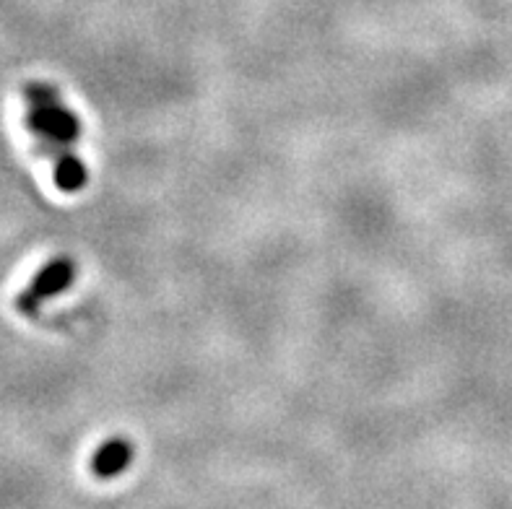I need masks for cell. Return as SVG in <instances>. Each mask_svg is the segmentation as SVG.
<instances>
[{
	"instance_id": "cell-1",
	"label": "cell",
	"mask_w": 512,
	"mask_h": 509,
	"mask_svg": "<svg viewBox=\"0 0 512 509\" xmlns=\"http://www.w3.org/2000/svg\"><path fill=\"white\" fill-rule=\"evenodd\" d=\"M24 125L32 133L39 156L47 162H55L58 156L73 151V146L81 138V120L73 110L63 104L60 91L50 84H26L24 86Z\"/></svg>"
},
{
	"instance_id": "cell-2",
	"label": "cell",
	"mask_w": 512,
	"mask_h": 509,
	"mask_svg": "<svg viewBox=\"0 0 512 509\" xmlns=\"http://www.w3.org/2000/svg\"><path fill=\"white\" fill-rule=\"evenodd\" d=\"M76 263H73L68 255H58V258H50L29 281L24 291L16 297V310L21 315H37L42 302L58 297L63 291H68L76 281Z\"/></svg>"
},
{
	"instance_id": "cell-3",
	"label": "cell",
	"mask_w": 512,
	"mask_h": 509,
	"mask_svg": "<svg viewBox=\"0 0 512 509\" xmlns=\"http://www.w3.org/2000/svg\"><path fill=\"white\" fill-rule=\"evenodd\" d=\"M133 463V445L123 437L107 439L91 458V473L97 478H115Z\"/></svg>"
},
{
	"instance_id": "cell-4",
	"label": "cell",
	"mask_w": 512,
	"mask_h": 509,
	"mask_svg": "<svg viewBox=\"0 0 512 509\" xmlns=\"http://www.w3.org/2000/svg\"><path fill=\"white\" fill-rule=\"evenodd\" d=\"M52 172H55V185L63 193H78L84 190L86 182H89V169L86 164L78 159L76 151H68V154L58 156L52 162Z\"/></svg>"
}]
</instances>
